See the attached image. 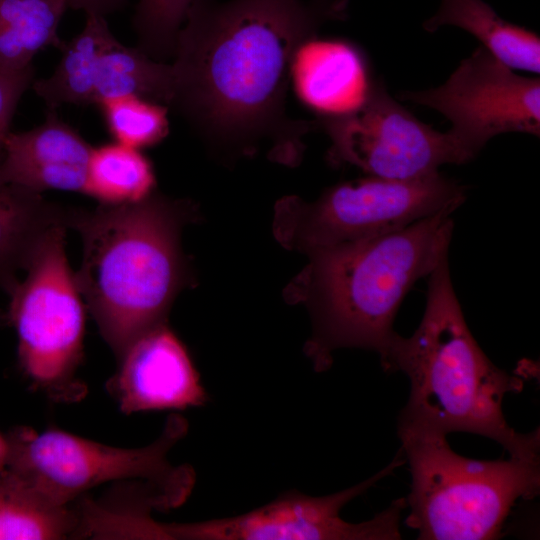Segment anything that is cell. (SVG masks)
Wrapping results in <instances>:
<instances>
[{"label": "cell", "mask_w": 540, "mask_h": 540, "mask_svg": "<svg viewBox=\"0 0 540 540\" xmlns=\"http://www.w3.org/2000/svg\"><path fill=\"white\" fill-rule=\"evenodd\" d=\"M345 0H193L172 63V105L207 139L248 151L302 150L306 122L285 116L297 49L327 20L343 18Z\"/></svg>", "instance_id": "obj_1"}, {"label": "cell", "mask_w": 540, "mask_h": 540, "mask_svg": "<svg viewBox=\"0 0 540 540\" xmlns=\"http://www.w3.org/2000/svg\"><path fill=\"white\" fill-rule=\"evenodd\" d=\"M446 209L403 229L315 251L287 287V299L307 306L313 334L306 354L317 371L340 348L386 354L393 323L414 284L449 256L454 222Z\"/></svg>", "instance_id": "obj_2"}, {"label": "cell", "mask_w": 540, "mask_h": 540, "mask_svg": "<svg viewBox=\"0 0 540 540\" xmlns=\"http://www.w3.org/2000/svg\"><path fill=\"white\" fill-rule=\"evenodd\" d=\"M426 306L408 338L398 333L380 359L383 369L401 371L410 395L398 425L445 435L468 432L499 443L511 457L540 459L539 429L515 431L502 402L520 392L521 378L495 366L473 337L454 290L449 257L428 276Z\"/></svg>", "instance_id": "obj_3"}, {"label": "cell", "mask_w": 540, "mask_h": 540, "mask_svg": "<svg viewBox=\"0 0 540 540\" xmlns=\"http://www.w3.org/2000/svg\"><path fill=\"white\" fill-rule=\"evenodd\" d=\"M190 205L152 193L126 204L76 210L83 242L75 279L101 336L119 359L147 331L166 323L185 285L180 238Z\"/></svg>", "instance_id": "obj_4"}, {"label": "cell", "mask_w": 540, "mask_h": 540, "mask_svg": "<svg viewBox=\"0 0 540 540\" xmlns=\"http://www.w3.org/2000/svg\"><path fill=\"white\" fill-rule=\"evenodd\" d=\"M398 434L412 478L405 522L419 540L496 539L516 501L539 494V459L474 460L443 433L398 425Z\"/></svg>", "instance_id": "obj_5"}, {"label": "cell", "mask_w": 540, "mask_h": 540, "mask_svg": "<svg viewBox=\"0 0 540 540\" xmlns=\"http://www.w3.org/2000/svg\"><path fill=\"white\" fill-rule=\"evenodd\" d=\"M187 431V420L172 414L154 442L127 449L58 429L39 433L19 427L7 437L5 468L61 505L74 504L98 485L135 480L156 490L175 508L185 502L195 483V473L189 465L174 466L168 460L169 451Z\"/></svg>", "instance_id": "obj_6"}, {"label": "cell", "mask_w": 540, "mask_h": 540, "mask_svg": "<svg viewBox=\"0 0 540 540\" xmlns=\"http://www.w3.org/2000/svg\"><path fill=\"white\" fill-rule=\"evenodd\" d=\"M465 199L466 187L439 171L411 179L368 176L334 185L312 202L282 198L275 206L273 233L284 248L309 255L457 210Z\"/></svg>", "instance_id": "obj_7"}, {"label": "cell", "mask_w": 540, "mask_h": 540, "mask_svg": "<svg viewBox=\"0 0 540 540\" xmlns=\"http://www.w3.org/2000/svg\"><path fill=\"white\" fill-rule=\"evenodd\" d=\"M65 226L51 229L8 294V319L18 337L19 362L37 388L53 401L82 400L85 309L65 251Z\"/></svg>", "instance_id": "obj_8"}, {"label": "cell", "mask_w": 540, "mask_h": 540, "mask_svg": "<svg viewBox=\"0 0 540 540\" xmlns=\"http://www.w3.org/2000/svg\"><path fill=\"white\" fill-rule=\"evenodd\" d=\"M331 139L328 160L389 179L438 172L444 164H464L475 156L450 130L441 133L419 121L392 99L381 82L357 109L322 117Z\"/></svg>", "instance_id": "obj_9"}, {"label": "cell", "mask_w": 540, "mask_h": 540, "mask_svg": "<svg viewBox=\"0 0 540 540\" xmlns=\"http://www.w3.org/2000/svg\"><path fill=\"white\" fill-rule=\"evenodd\" d=\"M401 450L394 460L365 481L326 496L289 491L275 500L241 515L188 524H169L173 539L191 540H398L400 519L407 508L398 498L373 519L350 523L341 509L391 474L405 460Z\"/></svg>", "instance_id": "obj_10"}, {"label": "cell", "mask_w": 540, "mask_h": 540, "mask_svg": "<svg viewBox=\"0 0 540 540\" xmlns=\"http://www.w3.org/2000/svg\"><path fill=\"white\" fill-rule=\"evenodd\" d=\"M399 97L443 114L474 156L496 135L540 134L539 79L519 76L482 46L444 84Z\"/></svg>", "instance_id": "obj_11"}, {"label": "cell", "mask_w": 540, "mask_h": 540, "mask_svg": "<svg viewBox=\"0 0 540 540\" xmlns=\"http://www.w3.org/2000/svg\"><path fill=\"white\" fill-rule=\"evenodd\" d=\"M62 57L48 78L33 82L35 93L49 109L63 104L99 105L123 95H136L171 106L172 64L150 58L140 49L121 44L105 16L86 14L83 30L64 43Z\"/></svg>", "instance_id": "obj_12"}, {"label": "cell", "mask_w": 540, "mask_h": 540, "mask_svg": "<svg viewBox=\"0 0 540 540\" xmlns=\"http://www.w3.org/2000/svg\"><path fill=\"white\" fill-rule=\"evenodd\" d=\"M118 363L106 387L123 413L185 409L208 400L186 347L166 323L137 338Z\"/></svg>", "instance_id": "obj_13"}, {"label": "cell", "mask_w": 540, "mask_h": 540, "mask_svg": "<svg viewBox=\"0 0 540 540\" xmlns=\"http://www.w3.org/2000/svg\"><path fill=\"white\" fill-rule=\"evenodd\" d=\"M55 109L45 121L25 132H10L0 162V183L42 193L86 191L91 147Z\"/></svg>", "instance_id": "obj_14"}, {"label": "cell", "mask_w": 540, "mask_h": 540, "mask_svg": "<svg viewBox=\"0 0 540 540\" xmlns=\"http://www.w3.org/2000/svg\"><path fill=\"white\" fill-rule=\"evenodd\" d=\"M301 100L323 117L347 114L361 106L375 82L367 61L352 44L315 37L297 49L291 66Z\"/></svg>", "instance_id": "obj_15"}, {"label": "cell", "mask_w": 540, "mask_h": 540, "mask_svg": "<svg viewBox=\"0 0 540 540\" xmlns=\"http://www.w3.org/2000/svg\"><path fill=\"white\" fill-rule=\"evenodd\" d=\"M76 209L0 183V289L10 294L19 282L17 272L26 270L48 232L57 226L72 228Z\"/></svg>", "instance_id": "obj_16"}, {"label": "cell", "mask_w": 540, "mask_h": 540, "mask_svg": "<svg viewBox=\"0 0 540 540\" xmlns=\"http://www.w3.org/2000/svg\"><path fill=\"white\" fill-rule=\"evenodd\" d=\"M444 25L471 33L482 47L511 69L540 71L538 35L505 21L483 0H441L440 8L423 27L434 32Z\"/></svg>", "instance_id": "obj_17"}, {"label": "cell", "mask_w": 540, "mask_h": 540, "mask_svg": "<svg viewBox=\"0 0 540 540\" xmlns=\"http://www.w3.org/2000/svg\"><path fill=\"white\" fill-rule=\"evenodd\" d=\"M76 503L61 505L8 469L0 472V540L78 536Z\"/></svg>", "instance_id": "obj_18"}, {"label": "cell", "mask_w": 540, "mask_h": 540, "mask_svg": "<svg viewBox=\"0 0 540 540\" xmlns=\"http://www.w3.org/2000/svg\"><path fill=\"white\" fill-rule=\"evenodd\" d=\"M67 7L65 0H0V69L23 70L47 47L62 49L57 30Z\"/></svg>", "instance_id": "obj_19"}, {"label": "cell", "mask_w": 540, "mask_h": 540, "mask_svg": "<svg viewBox=\"0 0 540 540\" xmlns=\"http://www.w3.org/2000/svg\"><path fill=\"white\" fill-rule=\"evenodd\" d=\"M155 174L139 149L115 142L93 147L85 194L102 204L141 201L153 193Z\"/></svg>", "instance_id": "obj_20"}, {"label": "cell", "mask_w": 540, "mask_h": 540, "mask_svg": "<svg viewBox=\"0 0 540 540\" xmlns=\"http://www.w3.org/2000/svg\"><path fill=\"white\" fill-rule=\"evenodd\" d=\"M98 106L115 142L140 150L160 142L168 133L167 109L163 104L123 95Z\"/></svg>", "instance_id": "obj_21"}, {"label": "cell", "mask_w": 540, "mask_h": 540, "mask_svg": "<svg viewBox=\"0 0 540 540\" xmlns=\"http://www.w3.org/2000/svg\"><path fill=\"white\" fill-rule=\"evenodd\" d=\"M193 0H139L133 18L137 48L164 62L174 55L178 33Z\"/></svg>", "instance_id": "obj_22"}, {"label": "cell", "mask_w": 540, "mask_h": 540, "mask_svg": "<svg viewBox=\"0 0 540 540\" xmlns=\"http://www.w3.org/2000/svg\"><path fill=\"white\" fill-rule=\"evenodd\" d=\"M33 65L19 71L0 69V162L4 155L5 141L17 104L24 92L33 84Z\"/></svg>", "instance_id": "obj_23"}, {"label": "cell", "mask_w": 540, "mask_h": 540, "mask_svg": "<svg viewBox=\"0 0 540 540\" xmlns=\"http://www.w3.org/2000/svg\"><path fill=\"white\" fill-rule=\"evenodd\" d=\"M67 6L83 10L86 14H98L105 16L123 8L127 0H65Z\"/></svg>", "instance_id": "obj_24"}, {"label": "cell", "mask_w": 540, "mask_h": 540, "mask_svg": "<svg viewBox=\"0 0 540 540\" xmlns=\"http://www.w3.org/2000/svg\"><path fill=\"white\" fill-rule=\"evenodd\" d=\"M9 446L7 438L0 435V472L5 469L8 460Z\"/></svg>", "instance_id": "obj_25"}]
</instances>
